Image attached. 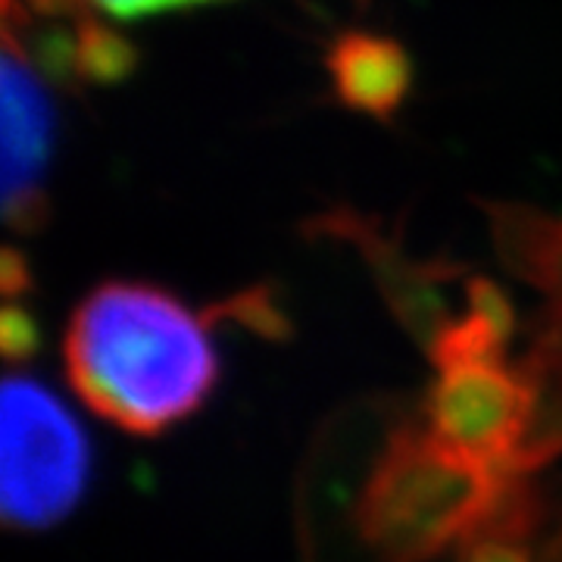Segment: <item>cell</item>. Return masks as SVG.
<instances>
[{"instance_id":"2","label":"cell","mask_w":562,"mask_h":562,"mask_svg":"<svg viewBox=\"0 0 562 562\" xmlns=\"http://www.w3.org/2000/svg\"><path fill=\"white\" fill-rule=\"evenodd\" d=\"M128 47L69 0H10L0 16V225L38 220L57 150V91L120 72Z\"/></svg>"},{"instance_id":"3","label":"cell","mask_w":562,"mask_h":562,"mask_svg":"<svg viewBox=\"0 0 562 562\" xmlns=\"http://www.w3.org/2000/svg\"><path fill=\"white\" fill-rule=\"evenodd\" d=\"M519 479L447 450L422 422L403 425L362 484L360 538L382 562H435L487 535Z\"/></svg>"},{"instance_id":"4","label":"cell","mask_w":562,"mask_h":562,"mask_svg":"<svg viewBox=\"0 0 562 562\" xmlns=\"http://www.w3.org/2000/svg\"><path fill=\"white\" fill-rule=\"evenodd\" d=\"M91 482V443L72 409L38 379L0 375V528L60 525Z\"/></svg>"},{"instance_id":"1","label":"cell","mask_w":562,"mask_h":562,"mask_svg":"<svg viewBox=\"0 0 562 562\" xmlns=\"http://www.w3.org/2000/svg\"><path fill=\"white\" fill-rule=\"evenodd\" d=\"M63 366L94 416L140 438L194 416L220 382L210 322L147 281L98 284L69 316Z\"/></svg>"},{"instance_id":"6","label":"cell","mask_w":562,"mask_h":562,"mask_svg":"<svg viewBox=\"0 0 562 562\" xmlns=\"http://www.w3.org/2000/svg\"><path fill=\"white\" fill-rule=\"evenodd\" d=\"M501 235L509 262L550 297L557 306V328H562V220L509 210Z\"/></svg>"},{"instance_id":"5","label":"cell","mask_w":562,"mask_h":562,"mask_svg":"<svg viewBox=\"0 0 562 562\" xmlns=\"http://www.w3.org/2000/svg\"><path fill=\"white\" fill-rule=\"evenodd\" d=\"M328 76L344 106L387 120L409 94L413 63L397 41L372 32H347L328 54Z\"/></svg>"},{"instance_id":"8","label":"cell","mask_w":562,"mask_h":562,"mask_svg":"<svg viewBox=\"0 0 562 562\" xmlns=\"http://www.w3.org/2000/svg\"><path fill=\"white\" fill-rule=\"evenodd\" d=\"M460 562H535V557L519 538L484 535L462 547Z\"/></svg>"},{"instance_id":"7","label":"cell","mask_w":562,"mask_h":562,"mask_svg":"<svg viewBox=\"0 0 562 562\" xmlns=\"http://www.w3.org/2000/svg\"><path fill=\"white\" fill-rule=\"evenodd\" d=\"M69 3H76L85 13H91V16H98L103 22H132L147 20V16H160V13H172V10L216 3V0H69Z\"/></svg>"},{"instance_id":"9","label":"cell","mask_w":562,"mask_h":562,"mask_svg":"<svg viewBox=\"0 0 562 562\" xmlns=\"http://www.w3.org/2000/svg\"><path fill=\"white\" fill-rule=\"evenodd\" d=\"M7 7H10V0H0V16L7 13Z\"/></svg>"}]
</instances>
